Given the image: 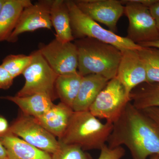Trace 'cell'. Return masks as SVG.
<instances>
[{"instance_id":"6da1fadb","label":"cell","mask_w":159,"mask_h":159,"mask_svg":"<svg viewBox=\"0 0 159 159\" xmlns=\"http://www.w3.org/2000/svg\"><path fill=\"white\" fill-rule=\"evenodd\" d=\"M107 143L109 148L124 145L133 159H147L159 155V134L141 110L128 102L116 121Z\"/></svg>"},{"instance_id":"7a4b0ae2","label":"cell","mask_w":159,"mask_h":159,"mask_svg":"<svg viewBox=\"0 0 159 159\" xmlns=\"http://www.w3.org/2000/svg\"><path fill=\"white\" fill-rule=\"evenodd\" d=\"M78 53L77 71L81 76L96 74L108 80L116 76L122 52L114 46L94 39L74 40Z\"/></svg>"},{"instance_id":"3957f363","label":"cell","mask_w":159,"mask_h":159,"mask_svg":"<svg viewBox=\"0 0 159 159\" xmlns=\"http://www.w3.org/2000/svg\"><path fill=\"white\" fill-rule=\"evenodd\" d=\"M113 127L112 123H102L89 111H74L58 141L64 145H78L84 151L100 150L108 141Z\"/></svg>"},{"instance_id":"277c9868","label":"cell","mask_w":159,"mask_h":159,"mask_svg":"<svg viewBox=\"0 0 159 159\" xmlns=\"http://www.w3.org/2000/svg\"><path fill=\"white\" fill-rule=\"evenodd\" d=\"M68 7L72 34L74 40L90 38L110 44L121 52L128 50H139L142 47L127 37L119 36L105 29L84 14L77 7L74 1H66Z\"/></svg>"},{"instance_id":"5b68a950","label":"cell","mask_w":159,"mask_h":159,"mask_svg":"<svg viewBox=\"0 0 159 159\" xmlns=\"http://www.w3.org/2000/svg\"><path fill=\"white\" fill-rule=\"evenodd\" d=\"M31 54V64L22 74L25 79V85L16 96L25 97L43 94L54 101L58 98L55 83L58 75L49 66L39 50L33 51Z\"/></svg>"},{"instance_id":"8992f818","label":"cell","mask_w":159,"mask_h":159,"mask_svg":"<svg viewBox=\"0 0 159 159\" xmlns=\"http://www.w3.org/2000/svg\"><path fill=\"white\" fill-rule=\"evenodd\" d=\"M121 2L129 22L126 37L137 44L159 39L158 29L149 8L133 0Z\"/></svg>"},{"instance_id":"52a82bcc","label":"cell","mask_w":159,"mask_h":159,"mask_svg":"<svg viewBox=\"0 0 159 159\" xmlns=\"http://www.w3.org/2000/svg\"><path fill=\"white\" fill-rule=\"evenodd\" d=\"M129 97L125 89L116 77L110 80L98 95L89 111L98 119L113 124L120 116Z\"/></svg>"},{"instance_id":"ba28073f","label":"cell","mask_w":159,"mask_h":159,"mask_svg":"<svg viewBox=\"0 0 159 159\" xmlns=\"http://www.w3.org/2000/svg\"><path fill=\"white\" fill-rule=\"evenodd\" d=\"M6 132L20 137L27 143L51 154L59 148V142L55 136L40 125L34 117L22 112Z\"/></svg>"},{"instance_id":"9c48e42d","label":"cell","mask_w":159,"mask_h":159,"mask_svg":"<svg viewBox=\"0 0 159 159\" xmlns=\"http://www.w3.org/2000/svg\"><path fill=\"white\" fill-rule=\"evenodd\" d=\"M39 47L43 57L58 75L78 72V53L74 43L61 42L55 39L47 44H39Z\"/></svg>"},{"instance_id":"30bf717a","label":"cell","mask_w":159,"mask_h":159,"mask_svg":"<svg viewBox=\"0 0 159 159\" xmlns=\"http://www.w3.org/2000/svg\"><path fill=\"white\" fill-rule=\"evenodd\" d=\"M83 13L97 23L105 25L116 33L118 21L124 13L125 6L118 0H74Z\"/></svg>"},{"instance_id":"8fae6325","label":"cell","mask_w":159,"mask_h":159,"mask_svg":"<svg viewBox=\"0 0 159 159\" xmlns=\"http://www.w3.org/2000/svg\"><path fill=\"white\" fill-rule=\"evenodd\" d=\"M53 0H40L23 10L19 19L7 41L15 43L21 34L41 29L51 30L50 11Z\"/></svg>"},{"instance_id":"7c38bea8","label":"cell","mask_w":159,"mask_h":159,"mask_svg":"<svg viewBox=\"0 0 159 159\" xmlns=\"http://www.w3.org/2000/svg\"><path fill=\"white\" fill-rule=\"evenodd\" d=\"M138 51L128 50L122 52L116 77L124 87L129 98L134 89L147 81L145 66Z\"/></svg>"},{"instance_id":"4fadbf2b","label":"cell","mask_w":159,"mask_h":159,"mask_svg":"<svg viewBox=\"0 0 159 159\" xmlns=\"http://www.w3.org/2000/svg\"><path fill=\"white\" fill-rule=\"evenodd\" d=\"M0 142L7 151V159H51V154L7 132L0 134Z\"/></svg>"},{"instance_id":"5bb4252c","label":"cell","mask_w":159,"mask_h":159,"mask_svg":"<svg viewBox=\"0 0 159 159\" xmlns=\"http://www.w3.org/2000/svg\"><path fill=\"white\" fill-rule=\"evenodd\" d=\"M109 80L105 77L96 74L84 76L73 104V111L76 112L89 111L91 106Z\"/></svg>"},{"instance_id":"9a60e30c","label":"cell","mask_w":159,"mask_h":159,"mask_svg":"<svg viewBox=\"0 0 159 159\" xmlns=\"http://www.w3.org/2000/svg\"><path fill=\"white\" fill-rule=\"evenodd\" d=\"M74 112L71 107L61 102L54 104L42 116L34 118L46 130L59 139L67 127Z\"/></svg>"},{"instance_id":"2e32d148","label":"cell","mask_w":159,"mask_h":159,"mask_svg":"<svg viewBox=\"0 0 159 159\" xmlns=\"http://www.w3.org/2000/svg\"><path fill=\"white\" fill-rule=\"evenodd\" d=\"M32 4L30 0H6L0 13V42L7 41L23 10Z\"/></svg>"},{"instance_id":"e0dca14e","label":"cell","mask_w":159,"mask_h":159,"mask_svg":"<svg viewBox=\"0 0 159 159\" xmlns=\"http://www.w3.org/2000/svg\"><path fill=\"white\" fill-rule=\"evenodd\" d=\"M50 17L52 27L56 31L55 39L63 43L74 40L66 1L53 0L50 11Z\"/></svg>"},{"instance_id":"ac0fdd59","label":"cell","mask_w":159,"mask_h":159,"mask_svg":"<svg viewBox=\"0 0 159 159\" xmlns=\"http://www.w3.org/2000/svg\"><path fill=\"white\" fill-rule=\"evenodd\" d=\"M1 98L14 102L23 113L34 118L42 116L54 104L50 97L43 94H34L25 97L6 96Z\"/></svg>"},{"instance_id":"d6986e66","label":"cell","mask_w":159,"mask_h":159,"mask_svg":"<svg viewBox=\"0 0 159 159\" xmlns=\"http://www.w3.org/2000/svg\"><path fill=\"white\" fill-rule=\"evenodd\" d=\"M130 102L138 109L159 108V83H144L134 89L129 95Z\"/></svg>"},{"instance_id":"ffe728a7","label":"cell","mask_w":159,"mask_h":159,"mask_svg":"<svg viewBox=\"0 0 159 159\" xmlns=\"http://www.w3.org/2000/svg\"><path fill=\"white\" fill-rule=\"evenodd\" d=\"M77 72L74 74L58 75L55 89L61 102L72 108L78 94L83 78Z\"/></svg>"},{"instance_id":"44dd1931","label":"cell","mask_w":159,"mask_h":159,"mask_svg":"<svg viewBox=\"0 0 159 159\" xmlns=\"http://www.w3.org/2000/svg\"><path fill=\"white\" fill-rule=\"evenodd\" d=\"M138 51L146 70L145 83H159V49L142 47Z\"/></svg>"},{"instance_id":"7402d4cb","label":"cell","mask_w":159,"mask_h":159,"mask_svg":"<svg viewBox=\"0 0 159 159\" xmlns=\"http://www.w3.org/2000/svg\"><path fill=\"white\" fill-rule=\"evenodd\" d=\"M31 54H10L3 60L1 65L13 79L22 74L32 61Z\"/></svg>"},{"instance_id":"603a6c76","label":"cell","mask_w":159,"mask_h":159,"mask_svg":"<svg viewBox=\"0 0 159 159\" xmlns=\"http://www.w3.org/2000/svg\"><path fill=\"white\" fill-rule=\"evenodd\" d=\"M59 144V149L51 154V159H93L78 145Z\"/></svg>"},{"instance_id":"cb8c5ba5","label":"cell","mask_w":159,"mask_h":159,"mask_svg":"<svg viewBox=\"0 0 159 159\" xmlns=\"http://www.w3.org/2000/svg\"><path fill=\"white\" fill-rule=\"evenodd\" d=\"M125 154V149L122 146L111 148L106 144L100 149V155L98 159H121Z\"/></svg>"},{"instance_id":"d4e9b609","label":"cell","mask_w":159,"mask_h":159,"mask_svg":"<svg viewBox=\"0 0 159 159\" xmlns=\"http://www.w3.org/2000/svg\"><path fill=\"white\" fill-rule=\"evenodd\" d=\"M141 111L150 120L159 134V108L151 107Z\"/></svg>"},{"instance_id":"484cf974","label":"cell","mask_w":159,"mask_h":159,"mask_svg":"<svg viewBox=\"0 0 159 159\" xmlns=\"http://www.w3.org/2000/svg\"><path fill=\"white\" fill-rule=\"evenodd\" d=\"M13 79L2 65H0V89H8L11 87Z\"/></svg>"},{"instance_id":"4316f807","label":"cell","mask_w":159,"mask_h":159,"mask_svg":"<svg viewBox=\"0 0 159 159\" xmlns=\"http://www.w3.org/2000/svg\"><path fill=\"white\" fill-rule=\"evenodd\" d=\"M149 9L159 31V0H157L155 3L149 7Z\"/></svg>"},{"instance_id":"83f0119b","label":"cell","mask_w":159,"mask_h":159,"mask_svg":"<svg viewBox=\"0 0 159 159\" xmlns=\"http://www.w3.org/2000/svg\"><path fill=\"white\" fill-rule=\"evenodd\" d=\"M9 127L6 119L4 117L0 116V134L6 133Z\"/></svg>"},{"instance_id":"f1b7e54d","label":"cell","mask_w":159,"mask_h":159,"mask_svg":"<svg viewBox=\"0 0 159 159\" xmlns=\"http://www.w3.org/2000/svg\"><path fill=\"white\" fill-rule=\"evenodd\" d=\"M139 45L144 48H153L159 49V39L150 42L142 43Z\"/></svg>"},{"instance_id":"f546056e","label":"cell","mask_w":159,"mask_h":159,"mask_svg":"<svg viewBox=\"0 0 159 159\" xmlns=\"http://www.w3.org/2000/svg\"><path fill=\"white\" fill-rule=\"evenodd\" d=\"M0 159H7V151L1 142H0Z\"/></svg>"},{"instance_id":"4dcf8cb0","label":"cell","mask_w":159,"mask_h":159,"mask_svg":"<svg viewBox=\"0 0 159 159\" xmlns=\"http://www.w3.org/2000/svg\"><path fill=\"white\" fill-rule=\"evenodd\" d=\"M6 1V0H0V13H1L2 9L3 6L5 5Z\"/></svg>"},{"instance_id":"1f68e13d","label":"cell","mask_w":159,"mask_h":159,"mask_svg":"<svg viewBox=\"0 0 159 159\" xmlns=\"http://www.w3.org/2000/svg\"><path fill=\"white\" fill-rule=\"evenodd\" d=\"M150 159H159V155H153L151 156Z\"/></svg>"}]
</instances>
